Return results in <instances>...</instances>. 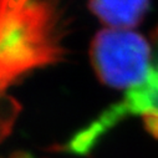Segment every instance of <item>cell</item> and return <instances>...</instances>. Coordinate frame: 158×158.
<instances>
[{"label": "cell", "instance_id": "2", "mask_svg": "<svg viewBox=\"0 0 158 158\" xmlns=\"http://www.w3.org/2000/svg\"><path fill=\"white\" fill-rule=\"evenodd\" d=\"M90 59L102 84L127 91L142 85L154 66L148 41L131 30L98 31L92 39Z\"/></svg>", "mask_w": 158, "mask_h": 158}, {"label": "cell", "instance_id": "1", "mask_svg": "<svg viewBox=\"0 0 158 158\" xmlns=\"http://www.w3.org/2000/svg\"><path fill=\"white\" fill-rule=\"evenodd\" d=\"M65 35L56 0H0V142L21 112L9 92L31 72L64 60Z\"/></svg>", "mask_w": 158, "mask_h": 158}, {"label": "cell", "instance_id": "4", "mask_svg": "<svg viewBox=\"0 0 158 158\" xmlns=\"http://www.w3.org/2000/svg\"><path fill=\"white\" fill-rule=\"evenodd\" d=\"M149 3V0H89V6L108 29L130 30L144 19Z\"/></svg>", "mask_w": 158, "mask_h": 158}, {"label": "cell", "instance_id": "5", "mask_svg": "<svg viewBox=\"0 0 158 158\" xmlns=\"http://www.w3.org/2000/svg\"><path fill=\"white\" fill-rule=\"evenodd\" d=\"M157 37H158V30H157Z\"/></svg>", "mask_w": 158, "mask_h": 158}, {"label": "cell", "instance_id": "3", "mask_svg": "<svg viewBox=\"0 0 158 158\" xmlns=\"http://www.w3.org/2000/svg\"><path fill=\"white\" fill-rule=\"evenodd\" d=\"M137 113L142 116L147 131L158 138V64L142 85L127 91L121 103L112 106L92 125L78 132L69 142L67 148L73 153H85L116 122L127 114Z\"/></svg>", "mask_w": 158, "mask_h": 158}]
</instances>
